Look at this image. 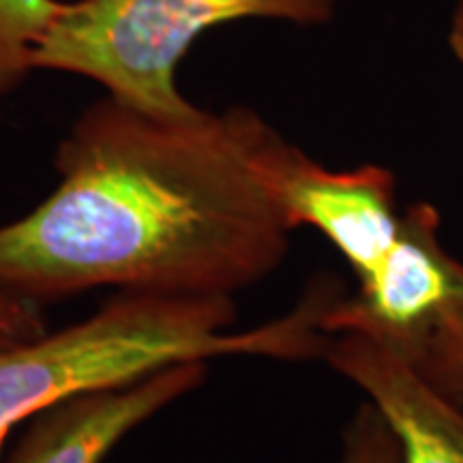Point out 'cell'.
I'll use <instances>...</instances> for the list:
<instances>
[{"label": "cell", "mask_w": 463, "mask_h": 463, "mask_svg": "<svg viewBox=\"0 0 463 463\" xmlns=\"http://www.w3.org/2000/svg\"><path fill=\"white\" fill-rule=\"evenodd\" d=\"M294 150L242 106L165 120L103 97L58 144L48 198L0 225V289L234 297L286 258Z\"/></svg>", "instance_id": "obj_1"}, {"label": "cell", "mask_w": 463, "mask_h": 463, "mask_svg": "<svg viewBox=\"0 0 463 463\" xmlns=\"http://www.w3.org/2000/svg\"><path fill=\"white\" fill-rule=\"evenodd\" d=\"M335 294L322 281L289 314L236 331L232 297L118 292L82 322L3 347L0 461L22 422L71 397L127 384L170 364L223 356H324L331 337L322 331V316Z\"/></svg>", "instance_id": "obj_2"}, {"label": "cell", "mask_w": 463, "mask_h": 463, "mask_svg": "<svg viewBox=\"0 0 463 463\" xmlns=\"http://www.w3.org/2000/svg\"><path fill=\"white\" fill-rule=\"evenodd\" d=\"M337 0H65L34 48L33 69L89 78L123 106L165 120L194 118L176 69L211 28L242 20L320 26Z\"/></svg>", "instance_id": "obj_3"}, {"label": "cell", "mask_w": 463, "mask_h": 463, "mask_svg": "<svg viewBox=\"0 0 463 463\" xmlns=\"http://www.w3.org/2000/svg\"><path fill=\"white\" fill-rule=\"evenodd\" d=\"M463 303V264L439 241L431 204L402 213L397 239L358 279L354 297H335L322 316L324 333H358L416 364L449 314Z\"/></svg>", "instance_id": "obj_4"}, {"label": "cell", "mask_w": 463, "mask_h": 463, "mask_svg": "<svg viewBox=\"0 0 463 463\" xmlns=\"http://www.w3.org/2000/svg\"><path fill=\"white\" fill-rule=\"evenodd\" d=\"M208 363L159 369L112 389L84 392L28 420V430L0 463H103L129 433L206 378Z\"/></svg>", "instance_id": "obj_5"}, {"label": "cell", "mask_w": 463, "mask_h": 463, "mask_svg": "<svg viewBox=\"0 0 463 463\" xmlns=\"http://www.w3.org/2000/svg\"><path fill=\"white\" fill-rule=\"evenodd\" d=\"M283 200L294 228L322 232L358 279L389 251L402 225L391 170L373 164L328 170L298 146L283 178Z\"/></svg>", "instance_id": "obj_6"}, {"label": "cell", "mask_w": 463, "mask_h": 463, "mask_svg": "<svg viewBox=\"0 0 463 463\" xmlns=\"http://www.w3.org/2000/svg\"><path fill=\"white\" fill-rule=\"evenodd\" d=\"M395 431L403 463H463V405L431 389L410 363L358 333H341L324 352Z\"/></svg>", "instance_id": "obj_7"}, {"label": "cell", "mask_w": 463, "mask_h": 463, "mask_svg": "<svg viewBox=\"0 0 463 463\" xmlns=\"http://www.w3.org/2000/svg\"><path fill=\"white\" fill-rule=\"evenodd\" d=\"M65 0H0V108L28 78L33 54Z\"/></svg>", "instance_id": "obj_8"}, {"label": "cell", "mask_w": 463, "mask_h": 463, "mask_svg": "<svg viewBox=\"0 0 463 463\" xmlns=\"http://www.w3.org/2000/svg\"><path fill=\"white\" fill-rule=\"evenodd\" d=\"M412 367L439 395L463 405V303L449 314Z\"/></svg>", "instance_id": "obj_9"}, {"label": "cell", "mask_w": 463, "mask_h": 463, "mask_svg": "<svg viewBox=\"0 0 463 463\" xmlns=\"http://www.w3.org/2000/svg\"><path fill=\"white\" fill-rule=\"evenodd\" d=\"M339 463H403L395 431L369 402L345 425Z\"/></svg>", "instance_id": "obj_10"}, {"label": "cell", "mask_w": 463, "mask_h": 463, "mask_svg": "<svg viewBox=\"0 0 463 463\" xmlns=\"http://www.w3.org/2000/svg\"><path fill=\"white\" fill-rule=\"evenodd\" d=\"M48 331L39 303L0 289V350Z\"/></svg>", "instance_id": "obj_11"}, {"label": "cell", "mask_w": 463, "mask_h": 463, "mask_svg": "<svg viewBox=\"0 0 463 463\" xmlns=\"http://www.w3.org/2000/svg\"><path fill=\"white\" fill-rule=\"evenodd\" d=\"M449 48L463 67V0H457L449 28Z\"/></svg>", "instance_id": "obj_12"}]
</instances>
